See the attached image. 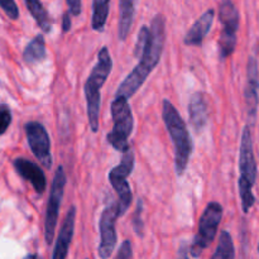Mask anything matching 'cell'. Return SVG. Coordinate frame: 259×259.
<instances>
[{"mask_svg":"<svg viewBox=\"0 0 259 259\" xmlns=\"http://www.w3.org/2000/svg\"><path fill=\"white\" fill-rule=\"evenodd\" d=\"M166 40V22L162 15H156L152 20L151 28H141L137 38L134 56L139 57V63L120 83L115 98L128 100L141 89L152 71L159 62Z\"/></svg>","mask_w":259,"mask_h":259,"instance_id":"cell-1","label":"cell"},{"mask_svg":"<svg viewBox=\"0 0 259 259\" xmlns=\"http://www.w3.org/2000/svg\"><path fill=\"white\" fill-rule=\"evenodd\" d=\"M98 63L91 71L85 83V96L86 106H88V116L90 128L94 133L99 131V113H100L101 88L105 83L106 78L110 75L113 68L110 52L108 47H103L99 52Z\"/></svg>","mask_w":259,"mask_h":259,"instance_id":"cell-2","label":"cell"},{"mask_svg":"<svg viewBox=\"0 0 259 259\" xmlns=\"http://www.w3.org/2000/svg\"><path fill=\"white\" fill-rule=\"evenodd\" d=\"M163 121L166 124V128L168 134L171 136L172 142L175 147V167L179 176L184 175L186 171L187 163L192 153V141L190 137L187 126L185 121L182 120L181 115L176 110L171 101L163 100Z\"/></svg>","mask_w":259,"mask_h":259,"instance_id":"cell-3","label":"cell"},{"mask_svg":"<svg viewBox=\"0 0 259 259\" xmlns=\"http://www.w3.org/2000/svg\"><path fill=\"white\" fill-rule=\"evenodd\" d=\"M239 171L240 177L238 186H239L243 211L247 214L255 202L253 186L257 180V162H255L254 152H253L252 132H250L249 126H245L243 131L239 153Z\"/></svg>","mask_w":259,"mask_h":259,"instance_id":"cell-4","label":"cell"},{"mask_svg":"<svg viewBox=\"0 0 259 259\" xmlns=\"http://www.w3.org/2000/svg\"><path fill=\"white\" fill-rule=\"evenodd\" d=\"M111 116L114 125L110 133L106 136V141L114 149L124 153L129 149L128 139L134 126L133 114L126 99H114L111 103Z\"/></svg>","mask_w":259,"mask_h":259,"instance_id":"cell-5","label":"cell"},{"mask_svg":"<svg viewBox=\"0 0 259 259\" xmlns=\"http://www.w3.org/2000/svg\"><path fill=\"white\" fill-rule=\"evenodd\" d=\"M223 218V207L219 202H210L207 204L206 209L202 212L199 222V230L196 237L194 238L190 253L192 257L199 258L205 249L209 247L215 239L219 228L220 222Z\"/></svg>","mask_w":259,"mask_h":259,"instance_id":"cell-6","label":"cell"},{"mask_svg":"<svg viewBox=\"0 0 259 259\" xmlns=\"http://www.w3.org/2000/svg\"><path fill=\"white\" fill-rule=\"evenodd\" d=\"M134 168V153L128 149L124 152L123 157H121L120 163L116 167H114L109 174V181L115 192L118 194L119 201L116 202L118 205L119 217L125 214L128 211L129 206L133 200V195H132L131 186L128 184V177L132 174Z\"/></svg>","mask_w":259,"mask_h":259,"instance_id":"cell-7","label":"cell"},{"mask_svg":"<svg viewBox=\"0 0 259 259\" xmlns=\"http://www.w3.org/2000/svg\"><path fill=\"white\" fill-rule=\"evenodd\" d=\"M219 19L223 25L219 38V53L220 58L225 60L233 55L237 47V32L239 28V13L233 0L220 2Z\"/></svg>","mask_w":259,"mask_h":259,"instance_id":"cell-8","label":"cell"},{"mask_svg":"<svg viewBox=\"0 0 259 259\" xmlns=\"http://www.w3.org/2000/svg\"><path fill=\"white\" fill-rule=\"evenodd\" d=\"M66 186V175L63 167H58L53 177L52 187L50 192V200H48L47 210H46V222H45V239L48 245L52 244L55 238L56 225H57L58 211H60L61 202L63 197V190Z\"/></svg>","mask_w":259,"mask_h":259,"instance_id":"cell-9","label":"cell"},{"mask_svg":"<svg viewBox=\"0 0 259 259\" xmlns=\"http://www.w3.org/2000/svg\"><path fill=\"white\" fill-rule=\"evenodd\" d=\"M119 218L118 205L114 200L106 204L100 218V245L99 255L101 259H108L113 254L116 245L115 224Z\"/></svg>","mask_w":259,"mask_h":259,"instance_id":"cell-10","label":"cell"},{"mask_svg":"<svg viewBox=\"0 0 259 259\" xmlns=\"http://www.w3.org/2000/svg\"><path fill=\"white\" fill-rule=\"evenodd\" d=\"M27 134L28 144L33 154L38 161L47 169L52 167V156H51V141L45 126L38 121H29L24 126Z\"/></svg>","mask_w":259,"mask_h":259,"instance_id":"cell-11","label":"cell"},{"mask_svg":"<svg viewBox=\"0 0 259 259\" xmlns=\"http://www.w3.org/2000/svg\"><path fill=\"white\" fill-rule=\"evenodd\" d=\"M245 104L250 124L255 123L258 109V62L255 57H249L247 71V86H245Z\"/></svg>","mask_w":259,"mask_h":259,"instance_id":"cell-12","label":"cell"},{"mask_svg":"<svg viewBox=\"0 0 259 259\" xmlns=\"http://www.w3.org/2000/svg\"><path fill=\"white\" fill-rule=\"evenodd\" d=\"M15 167V171L19 174L20 177L27 180L33 186L35 192L42 195L47 187V180H46L45 172L40 169L39 166L32 161H28L25 158H17L13 161Z\"/></svg>","mask_w":259,"mask_h":259,"instance_id":"cell-13","label":"cell"},{"mask_svg":"<svg viewBox=\"0 0 259 259\" xmlns=\"http://www.w3.org/2000/svg\"><path fill=\"white\" fill-rule=\"evenodd\" d=\"M75 219H76V207L71 206L67 211L60 233H58L57 242H56L55 250H53L52 259H66L68 253L71 240L73 237V230H75Z\"/></svg>","mask_w":259,"mask_h":259,"instance_id":"cell-14","label":"cell"},{"mask_svg":"<svg viewBox=\"0 0 259 259\" xmlns=\"http://www.w3.org/2000/svg\"><path fill=\"white\" fill-rule=\"evenodd\" d=\"M215 12L214 9H209L194 23L189 32L185 35V45L187 46H201L202 40L206 37L207 33L211 29L214 23Z\"/></svg>","mask_w":259,"mask_h":259,"instance_id":"cell-15","label":"cell"},{"mask_svg":"<svg viewBox=\"0 0 259 259\" xmlns=\"http://www.w3.org/2000/svg\"><path fill=\"white\" fill-rule=\"evenodd\" d=\"M190 123L196 132H201L206 126L209 111H207V101L202 93H195L190 99L189 104Z\"/></svg>","mask_w":259,"mask_h":259,"instance_id":"cell-16","label":"cell"},{"mask_svg":"<svg viewBox=\"0 0 259 259\" xmlns=\"http://www.w3.org/2000/svg\"><path fill=\"white\" fill-rule=\"evenodd\" d=\"M137 3L138 0H120V17H119V38L125 40L131 32L136 15Z\"/></svg>","mask_w":259,"mask_h":259,"instance_id":"cell-17","label":"cell"},{"mask_svg":"<svg viewBox=\"0 0 259 259\" xmlns=\"http://www.w3.org/2000/svg\"><path fill=\"white\" fill-rule=\"evenodd\" d=\"M46 57H47V52H46L45 37L42 34H38L27 45L23 52V58L28 65H35L45 60Z\"/></svg>","mask_w":259,"mask_h":259,"instance_id":"cell-18","label":"cell"},{"mask_svg":"<svg viewBox=\"0 0 259 259\" xmlns=\"http://www.w3.org/2000/svg\"><path fill=\"white\" fill-rule=\"evenodd\" d=\"M110 0H94L93 2V19L91 25L96 32H101L105 27L106 19L109 15Z\"/></svg>","mask_w":259,"mask_h":259,"instance_id":"cell-19","label":"cell"},{"mask_svg":"<svg viewBox=\"0 0 259 259\" xmlns=\"http://www.w3.org/2000/svg\"><path fill=\"white\" fill-rule=\"evenodd\" d=\"M25 5H27L28 10L32 14V17L34 18V20L37 22V24L39 25L40 29L43 32H50L51 30V23L50 18H48L47 12L43 8L40 0H24Z\"/></svg>","mask_w":259,"mask_h":259,"instance_id":"cell-20","label":"cell"},{"mask_svg":"<svg viewBox=\"0 0 259 259\" xmlns=\"http://www.w3.org/2000/svg\"><path fill=\"white\" fill-rule=\"evenodd\" d=\"M234 257L235 249L232 235L227 230H223L219 237V244H218L217 250L212 254L211 259H234Z\"/></svg>","mask_w":259,"mask_h":259,"instance_id":"cell-21","label":"cell"},{"mask_svg":"<svg viewBox=\"0 0 259 259\" xmlns=\"http://www.w3.org/2000/svg\"><path fill=\"white\" fill-rule=\"evenodd\" d=\"M12 123V111L8 105H0V136L7 132Z\"/></svg>","mask_w":259,"mask_h":259,"instance_id":"cell-22","label":"cell"},{"mask_svg":"<svg viewBox=\"0 0 259 259\" xmlns=\"http://www.w3.org/2000/svg\"><path fill=\"white\" fill-rule=\"evenodd\" d=\"M0 8L12 20H17L19 18V9L14 0H0Z\"/></svg>","mask_w":259,"mask_h":259,"instance_id":"cell-23","label":"cell"},{"mask_svg":"<svg viewBox=\"0 0 259 259\" xmlns=\"http://www.w3.org/2000/svg\"><path fill=\"white\" fill-rule=\"evenodd\" d=\"M142 201L139 200L138 205H137L136 209V214H134V219H133V225H134V230H136L137 234L139 237H143V222H142Z\"/></svg>","mask_w":259,"mask_h":259,"instance_id":"cell-24","label":"cell"},{"mask_svg":"<svg viewBox=\"0 0 259 259\" xmlns=\"http://www.w3.org/2000/svg\"><path fill=\"white\" fill-rule=\"evenodd\" d=\"M132 255H133V250H132V244L129 240H124L121 243L120 248L118 250V254L114 259H132Z\"/></svg>","mask_w":259,"mask_h":259,"instance_id":"cell-25","label":"cell"},{"mask_svg":"<svg viewBox=\"0 0 259 259\" xmlns=\"http://www.w3.org/2000/svg\"><path fill=\"white\" fill-rule=\"evenodd\" d=\"M68 4V10H70V14L77 15L81 14V7H82V0H67Z\"/></svg>","mask_w":259,"mask_h":259,"instance_id":"cell-26","label":"cell"},{"mask_svg":"<svg viewBox=\"0 0 259 259\" xmlns=\"http://www.w3.org/2000/svg\"><path fill=\"white\" fill-rule=\"evenodd\" d=\"M71 28V19H70V14L68 13H65L63 15V22H62V29L63 32H68Z\"/></svg>","mask_w":259,"mask_h":259,"instance_id":"cell-27","label":"cell"},{"mask_svg":"<svg viewBox=\"0 0 259 259\" xmlns=\"http://www.w3.org/2000/svg\"><path fill=\"white\" fill-rule=\"evenodd\" d=\"M179 259H190L189 255H187L186 248L185 247H182L181 249H180V258Z\"/></svg>","mask_w":259,"mask_h":259,"instance_id":"cell-28","label":"cell"},{"mask_svg":"<svg viewBox=\"0 0 259 259\" xmlns=\"http://www.w3.org/2000/svg\"><path fill=\"white\" fill-rule=\"evenodd\" d=\"M24 259H42V258H40L38 254H29V255H27Z\"/></svg>","mask_w":259,"mask_h":259,"instance_id":"cell-29","label":"cell"}]
</instances>
